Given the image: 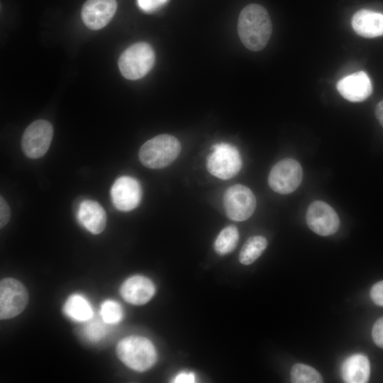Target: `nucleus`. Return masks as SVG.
Wrapping results in <instances>:
<instances>
[{"mask_svg":"<svg viewBox=\"0 0 383 383\" xmlns=\"http://www.w3.org/2000/svg\"><path fill=\"white\" fill-rule=\"evenodd\" d=\"M180 150L181 145L177 138L161 134L146 141L140 148L138 156L145 167L160 169L174 162Z\"/></svg>","mask_w":383,"mask_h":383,"instance_id":"nucleus-3","label":"nucleus"},{"mask_svg":"<svg viewBox=\"0 0 383 383\" xmlns=\"http://www.w3.org/2000/svg\"><path fill=\"white\" fill-rule=\"evenodd\" d=\"M355 32L365 38H375L383 35V14L367 9L357 11L352 18Z\"/></svg>","mask_w":383,"mask_h":383,"instance_id":"nucleus-16","label":"nucleus"},{"mask_svg":"<svg viewBox=\"0 0 383 383\" xmlns=\"http://www.w3.org/2000/svg\"><path fill=\"white\" fill-rule=\"evenodd\" d=\"M291 381L294 383H321L323 382V378L314 368L297 363L292 368Z\"/></svg>","mask_w":383,"mask_h":383,"instance_id":"nucleus-21","label":"nucleus"},{"mask_svg":"<svg viewBox=\"0 0 383 383\" xmlns=\"http://www.w3.org/2000/svg\"><path fill=\"white\" fill-rule=\"evenodd\" d=\"M272 26L267 11L261 5L250 4L240 11L238 21L239 38L245 48L260 51L267 44Z\"/></svg>","mask_w":383,"mask_h":383,"instance_id":"nucleus-1","label":"nucleus"},{"mask_svg":"<svg viewBox=\"0 0 383 383\" xmlns=\"http://www.w3.org/2000/svg\"><path fill=\"white\" fill-rule=\"evenodd\" d=\"M375 116L379 122L380 125L383 127V100L379 101L375 107Z\"/></svg>","mask_w":383,"mask_h":383,"instance_id":"nucleus-29","label":"nucleus"},{"mask_svg":"<svg viewBox=\"0 0 383 383\" xmlns=\"http://www.w3.org/2000/svg\"><path fill=\"white\" fill-rule=\"evenodd\" d=\"M303 171L295 160L287 158L276 163L271 169L268 184L275 192L287 194L295 191L301 182Z\"/></svg>","mask_w":383,"mask_h":383,"instance_id":"nucleus-7","label":"nucleus"},{"mask_svg":"<svg viewBox=\"0 0 383 383\" xmlns=\"http://www.w3.org/2000/svg\"><path fill=\"white\" fill-rule=\"evenodd\" d=\"M99 314L106 323L116 324L123 318V309L118 302L109 299L101 305Z\"/></svg>","mask_w":383,"mask_h":383,"instance_id":"nucleus-22","label":"nucleus"},{"mask_svg":"<svg viewBox=\"0 0 383 383\" xmlns=\"http://www.w3.org/2000/svg\"><path fill=\"white\" fill-rule=\"evenodd\" d=\"M79 223L93 234H99L106 225V213L104 208L96 201L87 199L83 201L77 212Z\"/></svg>","mask_w":383,"mask_h":383,"instance_id":"nucleus-15","label":"nucleus"},{"mask_svg":"<svg viewBox=\"0 0 383 383\" xmlns=\"http://www.w3.org/2000/svg\"><path fill=\"white\" fill-rule=\"evenodd\" d=\"M116 9V0H87L82 6L81 16L87 27L99 30L109 23Z\"/></svg>","mask_w":383,"mask_h":383,"instance_id":"nucleus-12","label":"nucleus"},{"mask_svg":"<svg viewBox=\"0 0 383 383\" xmlns=\"http://www.w3.org/2000/svg\"><path fill=\"white\" fill-rule=\"evenodd\" d=\"M223 206L229 218L243 221L249 218L255 211L256 199L249 188L242 184H235L225 192Z\"/></svg>","mask_w":383,"mask_h":383,"instance_id":"nucleus-9","label":"nucleus"},{"mask_svg":"<svg viewBox=\"0 0 383 383\" xmlns=\"http://www.w3.org/2000/svg\"><path fill=\"white\" fill-rule=\"evenodd\" d=\"M306 220L309 228L322 236L335 233L340 226V220L335 211L322 201H315L309 205Z\"/></svg>","mask_w":383,"mask_h":383,"instance_id":"nucleus-10","label":"nucleus"},{"mask_svg":"<svg viewBox=\"0 0 383 383\" xmlns=\"http://www.w3.org/2000/svg\"><path fill=\"white\" fill-rule=\"evenodd\" d=\"M267 245V241L263 236L255 235L249 238L240 251V262L245 265L252 264L261 255Z\"/></svg>","mask_w":383,"mask_h":383,"instance_id":"nucleus-19","label":"nucleus"},{"mask_svg":"<svg viewBox=\"0 0 383 383\" xmlns=\"http://www.w3.org/2000/svg\"><path fill=\"white\" fill-rule=\"evenodd\" d=\"M10 218V209L9 206L4 199L1 196L0 198V227H4L9 222Z\"/></svg>","mask_w":383,"mask_h":383,"instance_id":"nucleus-27","label":"nucleus"},{"mask_svg":"<svg viewBox=\"0 0 383 383\" xmlns=\"http://www.w3.org/2000/svg\"><path fill=\"white\" fill-rule=\"evenodd\" d=\"M239 234L237 228L229 226L223 228L217 236L214 243V249L219 255H226L236 247Z\"/></svg>","mask_w":383,"mask_h":383,"instance_id":"nucleus-20","label":"nucleus"},{"mask_svg":"<svg viewBox=\"0 0 383 383\" xmlns=\"http://www.w3.org/2000/svg\"><path fill=\"white\" fill-rule=\"evenodd\" d=\"M120 292L127 302L133 305H143L152 299L155 292V287L148 278L135 275L122 284Z\"/></svg>","mask_w":383,"mask_h":383,"instance_id":"nucleus-14","label":"nucleus"},{"mask_svg":"<svg viewBox=\"0 0 383 383\" xmlns=\"http://www.w3.org/2000/svg\"><path fill=\"white\" fill-rule=\"evenodd\" d=\"M103 320H91L87 324L84 328V335L91 342H98L106 336L108 328Z\"/></svg>","mask_w":383,"mask_h":383,"instance_id":"nucleus-23","label":"nucleus"},{"mask_svg":"<svg viewBox=\"0 0 383 383\" xmlns=\"http://www.w3.org/2000/svg\"><path fill=\"white\" fill-rule=\"evenodd\" d=\"M340 372L345 382H367L370 373L369 360L362 354H353L345 360L342 364Z\"/></svg>","mask_w":383,"mask_h":383,"instance_id":"nucleus-17","label":"nucleus"},{"mask_svg":"<svg viewBox=\"0 0 383 383\" xmlns=\"http://www.w3.org/2000/svg\"><path fill=\"white\" fill-rule=\"evenodd\" d=\"M195 375L192 372H181L178 374L174 379V383H192L195 382Z\"/></svg>","mask_w":383,"mask_h":383,"instance_id":"nucleus-28","label":"nucleus"},{"mask_svg":"<svg viewBox=\"0 0 383 383\" xmlns=\"http://www.w3.org/2000/svg\"><path fill=\"white\" fill-rule=\"evenodd\" d=\"M372 337L374 343L383 348V317L379 318L374 323L372 331Z\"/></svg>","mask_w":383,"mask_h":383,"instance_id":"nucleus-25","label":"nucleus"},{"mask_svg":"<svg viewBox=\"0 0 383 383\" xmlns=\"http://www.w3.org/2000/svg\"><path fill=\"white\" fill-rule=\"evenodd\" d=\"M116 354L127 367L138 372L148 370L157 360L153 344L142 336L131 335L121 340L116 346Z\"/></svg>","mask_w":383,"mask_h":383,"instance_id":"nucleus-2","label":"nucleus"},{"mask_svg":"<svg viewBox=\"0 0 383 383\" xmlns=\"http://www.w3.org/2000/svg\"><path fill=\"white\" fill-rule=\"evenodd\" d=\"M63 310L67 316L78 322L90 321L94 315L89 302L84 296L78 294L69 296Z\"/></svg>","mask_w":383,"mask_h":383,"instance_id":"nucleus-18","label":"nucleus"},{"mask_svg":"<svg viewBox=\"0 0 383 383\" xmlns=\"http://www.w3.org/2000/svg\"><path fill=\"white\" fill-rule=\"evenodd\" d=\"M138 6L143 11L150 13L163 6L169 0H137Z\"/></svg>","mask_w":383,"mask_h":383,"instance_id":"nucleus-24","label":"nucleus"},{"mask_svg":"<svg viewBox=\"0 0 383 383\" xmlns=\"http://www.w3.org/2000/svg\"><path fill=\"white\" fill-rule=\"evenodd\" d=\"M242 167L238 149L227 143H217L207 156L206 168L210 174L221 179L235 177Z\"/></svg>","mask_w":383,"mask_h":383,"instance_id":"nucleus-5","label":"nucleus"},{"mask_svg":"<svg viewBox=\"0 0 383 383\" xmlns=\"http://www.w3.org/2000/svg\"><path fill=\"white\" fill-rule=\"evenodd\" d=\"M111 197L114 206L121 211H130L140 204L142 189L137 179L129 176L118 178L111 188Z\"/></svg>","mask_w":383,"mask_h":383,"instance_id":"nucleus-11","label":"nucleus"},{"mask_svg":"<svg viewBox=\"0 0 383 383\" xmlns=\"http://www.w3.org/2000/svg\"><path fill=\"white\" fill-rule=\"evenodd\" d=\"M337 89L345 99L360 102L367 99L372 91V83L363 71L344 77L338 81Z\"/></svg>","mask_w":383,"mask_h":383,"instance_id":"nucleus-13","label":"nucleus"},{"mask_svg":"<svg viewBox=\"0 0 383 383\" xmlns=\"http://www.w3.org/2000/svg\"><path fill=\"white\" fill-rule=\"evenodd\" d=\"M370 297L375 304L383 306V280L375 283L372 287Z\"/></svg>","mask_w":383,"mask_h":383,"instance_id":"nucleus-26","label":"nucleus"},{"mask_svg":"<svg viewBox=\"0 0 383 383\" xmlns=\"http://www.w3.org/2000/svg\"><path fill=\"white\" fill-rule=\"evenodd\" d=\"M53 136L52 124L45 120H37L25 130L21 138V148L28 157L37 159L48 150Z\"/></svg>","mask_w":383,"mask_h":383,"instance_id":"nucleus-6","label":"nucleus"},{"mask_svg":"<svg viewBox=\"0 0 383 383\" xmlns=\"http://www.w3.org/2000/svg\"><path fill=\"white\" fill-rule=\"evenodd\" d=\"M28 301V292L21 282L13 278H5L1 280V319H9L17 316L25 309Z\"/></svg>","mask_w":383,"mask_h":383,"instance_id":"nucleus-8","label":"nucleus"},{"mask_svg":"<svg viewBox=\"0 0 383 383\" xmlns=\"http://www.w3.org/2000/svg\"><path fill=\"white\" fill-rule=\"evenodd\" d=\"M155 60L152 48L147 43L139 42L125 50L118 59V67L128 79L143 77L152 69Z\"/></svg>","mask_w":383,"mask_h":383,"instance_id":"nucleus-4","label":"nucleus"}]
</instances>
